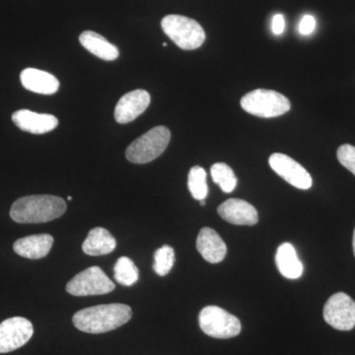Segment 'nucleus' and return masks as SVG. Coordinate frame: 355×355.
<instances>
[{
    "label": "nucleus",
    "instance_id": "28",
    "mask_svg": "<svg viewBox=\"0 0 355 355\" xmlns=\"http://www.w3.org/2000/svg\"><path fill=\"white\" fill-rule=\"evenodd\" d=\"M200 205H205V200H200Z\"/></svg>",
    "mask_w": 355,
    "mask_h": 355
},
{
    "label": "nucleus",
    "instance_id": "7",
    "mask_svg": "<svg viewBox=\"0 0 355 355\" xmlns=\"http://www.w3.org/2000/svg\"><path fill=\"white\" fill-rule=\"evenodd\" d=\"M116 286L99 266H91L76 275L67 284V291L73 296L103 295Z\"/></svg>",
    "mask_w": 355,
    "mask_h": 355
},
{
    "label": "nucleus",
    "instance_id": "15",
    "mask_svg": "<svg viewBox=\"0 0 355 355\" xmlns=\"http://www.w3.org/2000/svg\"><path fill=\"white\" fill-rule=\"evenodd\" d=\"M20 80L23 87L37 94L53 95L60 88L57 77L44 70L26 69L21 72Z\"/></svg>",
    "mask_w": 355,
    "mask_h": 355
},
{
    "label": "nucleus",
    "instance_id": "22",
    "mask_svg": "<svg viewBox=\"0 0 355 355\" xmlns=\"http://www.w3.org/2000/svg\"><path fill=\"white\" fill-rule=\"evenodd\" d=\"M188 187L195 200H202L207 197V172L200 166H193L189 172Z\"/></svg>",
    "mask_w": 355,
    "mask_h": 355
},
{
    "label": "nucleus",
    "instance_id": "17",
    "mask_svg": "<svg viewBox=\"0 0 355 355\" xmlns=\"http://www.w3.org/2000/svg\"><path fill=\"white\" fill-rule=\"evenodd\" d=\"M79 42L89 53L106 62H113L120 55L118 48L98 33L84 31L79 36Z\"/></svg>",
    "mask_w": 355,
    "mask_h": 355
},
{
    "label": "nucleus",
    "instance_id": "2",
    "mask_svg": "<svg viewBox=\"0 0 355 355\" xmlns=\"http://www.w3.org/2000/svg\"><path fill=\"white\" fill-rule=\"evenodd\" d=\"M67 203L51 195L28 196L18 198L10 209V217L17 223H44L62 216Z\"/></svg>",
    "mask_w": 355,
    "mask_h": 355
},
{
    "label": "nucleus",
    "instance_id": "26",
    "mask_svg": "<svg viewBox=\"0 0 355 355\" xmlns=\"http://www.w3.org/2000/svg\"><path fill=\"white\" fill-rule=\"evenodd\" d=\"M286 29V19L282 14H275L272 18V30L275 35H282Z\"/></svg>",
    "mask_w": 355,
    "mask_h": 355
},
{
    "label": "nucleus",
    "instance_id": "8",
    "mask_svg": "<svg viewBox=\"0 0 355 355\" xmlns=\"http://www.w3.org/2000/svg\"><path fill=\"white\" fill-rule=\"evenodd\" d=\"M324 319L338 331H352L355 327V302L343 292L334 294L327 301L323 311Z\"/></svg>",
    "mask_w": 355,
    "mask_h": 355
},
{
    "label": "nucleus",
    "instance_id": "27",
    "mask_svg": "<svg viewBox=\"0 0 355 355\" xmlns=\"http://www.w3.org/2000/svg\"><path fill=\"white\" fill-rule=\"evenodd\" d=\"M352 246H354V253L355 257V229H354V241H352Z\"/></svg>",
    "mask_w": 355,
    "mask_h": 355
},
{
    "label": "nucleus",
    "instance_id": "18",
    "mask_svg": "<svg viewBox=\"0 0 355 355\" xmlns=\"http://www.w3.org/2000/svg\"><path fill=\"white\" fill-rule=\"evenodd\" d=\"M116 247V241L113 235L103 227L91 229L83 244L84 253L94 257L112 253Z\"/></svg>",
    "mask_w": 355,
    "mask_h": 355
},
{
    "label": "nucleus",
    "instance_id": "30",
    "mask_svg": "<svg viewBox=\"0 0 355 355\" xmlns=\"http://www.w3.org/2000/svg\"><path fill=\"white\" fill-rule=\"evenodd\" d=\"M163 46H167V43H163Z\"/></svg>",
    "mask_w": 355,
    "mask_h": 355
},
{
    "label": "nucleus",
    "instance_id": "10",
    "mask_svg": "<svg viewBox=\"0 0 355 355\" xmlns=\"http://www.w3.org/2000/svg\"><path fill=\"white\" fill-rule=\"evenodd\" d=\"M273 171L284 181L300 190H308L312 187V177L302 165L286 154L275 153L268 159Z\"/></svg>",
    "mask_w": 355,
    "mask_h": 355
},
{
    "label": "nucleus",
    "instance_id": "12",
    "mask_svg": "<svg viewBox=\"0 0 355 355\" xmlns=\"http://www.w3.org/2000/svg\"><path fill=\"white\" fill-rule=\"evenodd\" d=\"M219 216L234 225H256L259 221V214L254 207L239 198H229L219 205L217 209Z\"/></svg>",
    "mask_w": 355,
    "mask_h": 355
},
{
    "label": "nucleus",
    "instance_id": "14",
    "mask_svg": "<svg viewBox=\"0 0 355 355\" xmlns=\"http://www.w3.org/2000/svg\"><path fill=\"white\" fill-rule=\"evenodd\" d=\"M197 249L205 261L218 263L225 259L227 246L216 230L209 227L202 228L197 238Z\"/></svg>",
    "mask_w": 355,
    "mask_h": 355
},
{
    "label": "nucleus",
    "instance_id": "13",
    "mask_svg": "<svg viewBox=\"0 0 355 355\" xmlns=\"http://www.w3.org/2000/svg\"><path fill=\"white\" fill-rule=\"evenodd\" d=\"M12 121L23 132L44 135L57 128L58 120L50 114H39L30 110H18L12 114Z\"/></svg>",
    "mask_w": 355,
    "mask_h": 355
},
{
    "label": "nucleus",
    "instance_id": "25",
    "mask_svg": "<svg viewBox=\"0 0 355 355\" xmlns=\"http://www.w3.org/2000/svg\"><path fill=\"white\" fill-rule=\"evenodd\" d=\"M315 28H316V19H315L314 16L307 14V15L303 16L302 19H301L298 30L302 36H309L314 32Z\"/></svg>",
    "mask_w": 355,
    "mask_h": 355
},
{
    "label": "nucleus",
    "instance_id": "29",
    "mask_svg": "<svg viewBox=\"0 0 355 355\" xmlns=\"http://www.w3.org/2000/svg\"><path fill=\"white\" fill-rule=\"evenodd\" d=\"M67 200H72V197H70V196H69V197H67Z\"/></svg>",
    "mask_w": 355,
    "mask_h": 355
},
{
    "label": "nucleus",
    "instance_id": "20",
    "mask_svg": "<svg viewBox=\"0 0 355 355\" xmlns=\"http://www.w3.org/2000/svg\"><path fill=\"white\" fill-rule=\"evenodd\" d=\"M114 277L121 286H132L139 280V268L128 257H121L114 266Z\"/></svg>",
    "mask_w": 355,
    "mask_h": 355
},
{
    "label": "nucleus",
    "instance_id": "5",
    "mask_svg": "<svg viewBox=\"0 0 355 355\" xmlns=\"http://www.w3.org/2000/svg\"><path fill=\"white\" fill-rule=\"evenodd\" d=\"M241 107L247 113L260 118H275L286 114L291 104L286 96L277 91L256 89L242 98Z\"/></svg>",
    "mask_w": 355,
    "mask_h": 355
},
{
    "label": "nucleus",
    "instance_id": "3",
    "mask_svg": "<svg viewBox=\"0 0 355 355\" xmlns=\"http://www.w3.org/2000/svg\"><path fill=\"white\" fill-rule=\"evenodd\" d=\"M165 34L184 51H193L202 46L205 32L197 21L182 15H167L161 21Z\"/></svg>",
    "mask_w": 355,
    "mask_h": 355
},
{
    "label": "nucleus",
    "instance_id": "23",
    "mask_svg": "<svg viewBox=\"0 0 355 355\" xmlns=\"http://www.w3.org/2000/svg\"><path fill=\"white\" fill-rule=\"evenodd\" d=\"M175 263V251L172 247L164 245L154 254V272L160 277H165L171 272Z\"/></svg>",
    "mask_w": 355,
    "mask_h": 355
},
{
    "label": "nucleus",
    "instance_id": "21",
    "mask_svg": "<svg viewBox=\"0 0 355 355\" xmlns=\"http://www.w3.org/2000/svg\"><path fill=\"white\" fill-rule=\"evenodd\" d=\"M214 183L220 187L224 193H232L237 186L238 180L234 172L225 163H216L210 169Z\"/></svg>",
    "mask_w": 355,
    "mask_h": 355
},
{
    "label": "nucleus",
    "instance_id": "9",
    "mask_svg": "<svg viewBox=\"0 0 355 355\" xmlns=\"http://www.w3.org/2000/svg\"><path fill=\"white\" fill-rule=\"evenodd\" d=\"M34 328L23 317L9 318L0 324V354H8L20 349L31 340Z\"/></svg>",
    "mask_w": 355,
    "mask_h": 355
},
{
    "label": "nucleus",
    "instance_id": "1",
    "mask_svg": "<svg viewBox=\"0 0 355 355\" xmlns=\"http://www.w3.org/2000/svg\"><path fill=\"white\" fill-rule=\"evenodd\" d=\"M132 317L130 306L114 303L78 311L72 318V322L79 331L96 335L116 330L127 324Z\"/></svg>",
    "mask_w": 355,
    "mask_h": 355
},
{
    "label": "nucleus",
    "instance_id": "24",
    "mask_svg": "<svg viewBox=\"0 0 355 355\" xmlns=\"http://www.w3.org/2000/svg\"><path fill=\"white\" fill-rule=\"evenodd\" d=\"M338 161L355 176V147L350 144H343L338 149Z\"/></svg>",
    "mask_w": 355,
    "mask_h": 355
},
{
    "label": "nucleus",
    "instance_id": "11",
    "mask_svg": "<svg viewBox=\"0 0 355 355\" xmlns=\"http://www.w3.org/2000/svg\"><path fill=\"white\" fill-rule=\"evenodd\" d=\"M150 100L149 93L142 89H137L123 95L114 110L116 123L125 125L139 118L148 108Z\"/></svg>",
    "mask_w": 355,
    "mask_h": 355
},
{
    "label": "nucleus",
    "instance_id": "19",
    "mask_svg": "<svg viewBox=\"0 0 355 355\" xmlns=\"http://www.w3.org/2000/svg\"><path fill=\"white\" fill-rule=\"evenodd\" d=\"M275 263L279 272L286 279H297L302 275V263L299 260L295 248L291 243L280 245L275 254Z\"/></svg>",
    "mask_w": 355,
    "mask_h": 355
},
{
    "label": "nucleus",
    "instance_id": "6",
    "mask_svg": "<svg viewBox=\"0 0 355 355\" xmlns=\"http://www.w3.org/2000/svg\"><path fill=\"white\" fill-rule=\"evenodd\" d=\"M198 323L205 335L214 338H234L241 333V322L227 311L217 306H207L200 311Z\"/></svg>",
    "mask_w": 355,
    "mask_h": 355
},
{
    "label": "nucleus",
    "instance_id": "16",
    "mask_svg": "<svg viewBox=\"0 0 355 355\" xmlns=\"http://www.w3.org/2000/svg\"><path fill=\"white\" fill-rule=\"evenodd\" d=\"M53 245V238L50 234L31 235L15 241L13 250L23 258L39 260L48 256Z\"/></svg>",
    "mask_w": 355,
    "mask_h": 355
},
{
    "label": "nucleus",
    "instance_id": "4",
    "mask_svg": "<svg viewBox=\"0 0 355 355\" xmlns=\"http://www.w3.org/2000/svg\"><path fill=\"white\" fill-rule=\"evenodd\" d=\"M171 132L163 125L153 128L135 139L125 150V157L135 164H146L158 158L167 148Z\"/></svg>",
    "mask_w": 355,
    "mask_h": 355
}]
</instances>
